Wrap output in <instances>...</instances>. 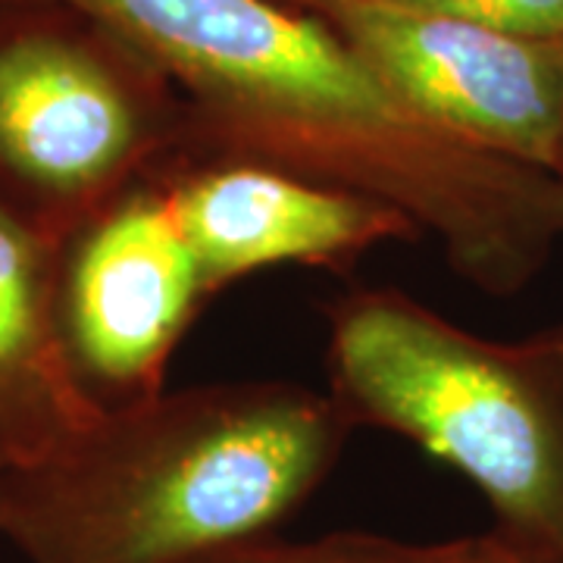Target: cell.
Listing matches in <instances>:
<instances>
[{"mask_svg":"<svg viewBox=\"0 0 563 563\" xmlns=\"http://www.w3.org/2000/svg\"><path fill=\"white\" fill-rule=\"evenodd\" d=\"M554 176L563 181V132H561V147H558V166H554Z\"/></svg>","mask_w":563,"mask_h":563,"instance_id":"cell-10","label":"cell"},{"mask_svg":"<svg viewBox=\"0 0 563 563\" xmlns=\"http://www.w3.org/2000/svg\"><path fill=\"white\" fill-rule=\"evenodd\" d=\"M60 325L73 366L103 407L163 391L203 288L161 179L135 181L63 242Z\"/></svg>","mask_w":563,"mask_h":563,"instance_id":"cell-5","label":"cell"},{"mask_svg":"<svg viewBox=\"0 0 563 563\" xmlns=\"http://www.w3.org/2000/svg\"><path fill=\"white\" fill-rule=\"evenodd\" d=\"M185 161V132L157 120L95 47L57 32L0 41V203L66 242L135 181Z\"/></svg>","mask_w":563,"mask_h":563,"instance_id":"cell-3","label":"cell"},{"mask_svg":"<svg viewBox=\"0 0 563 563\" xmlns=\"http://www.w3.org/2000/svg\"><path fill=\"white\" fill-rule=\"evenodd\" d=\"M495 544H498V542H495ZM498 563H520V561H514V558H510V554L504 551L501 544H498Z\"/></svg>","mask_w":563,"mask_h":563,"instance_id":"cell-11","label":"cell"},{"mask_svg":"<svg viewBox=\"0 0 563 563\" xmlns=\"http://www.w3.org/2000/svg\"><path fill=\"white\" fill-rule=\"evenodd\" d=\"M357 426L329 391L235 379L107 407L0 473V536L29 563H198L276 536Z\"/></svg>","mask_w":563,"mask_h":563,"instance_id":"cell-1","label":"cell"},{"mask_svg":"<svg viewBox=\"0 0 563 563\" xmlns=\"http://www.w3.org/2000/svg\"><path fill=\"white\" fill-rule=\"evenodd\" d=\"M322 317L329 395L347 420L476 485L514 561L563 563V322L485 339L388 285L347 288Z\"/></svg>","mask_w":563,"mask_h":563,"instance_id":"cell-2","label":"cell"},{"mask_svg":"<svg viewBox=\"0 0 563 563\" xmlns=\"http://www.w3.org/2000/svg\"><path fill=\"white\" fill-rule=\"evenodd\" d=\"M213 298L266 266L344 269L422 232L398 207L247 161L181 163L157 176Z\"/></svg>","mask_w":563,"mask_h":563,"instance_id":"cell-6","label":"cell"},{"mask_svg":"<svg viewBox=\"0 0 563 563\" xmlns=\"http://www.w3.org/2000/svg\"><path fill=\"white\" fill-rule=\"evenodd\" d=\"M198 563H498V544L488 532L451 542H404L373 532H332L310 542L266 536Z\"/></svg>","mask_w":563,"mask_h":563,"instance_id":"cell-8","label":"cell"},{"mask_svg":"<svg viewBox=\"0 0 563 563\" xmlns=\"http://www.w3.org/2000/svg\"><path fill=\"white\" fill-rule=\"evenodd\" d=\"M520 38L563 41V0H388Z\"/></svg>","mask_w":563,"mask_h":563,"instance_id":"cell-9","label":"cell"},{"mask_svg":"<svg viewBox=\"0 0 563 563\" xmlns=\"http://www.w3.org/2000/svg\"><path fill=\"white\" fill-rule=\"evenodd\" d=\"M63 242L0 203V473L51 457L107 410L63 339Z\"/></svg>","mask_w":563,"mask_h":563,"instance_id":"cell-7","label":"cell"},{"mask_svg":"<svg viewBox=\"0 0 563 563\" xmlns=\"http://www.w3.org/2000/svg\"><path fill=\"white\" fill-rule=\"evenodd\" d=\"M417 117L454 139L554 173L563 41L520 38L388 0H310Z\"/></svg>","mask_w":563,"mask_h":563,"instance_id":"cell-4","label":"cell"}]
</instances>
